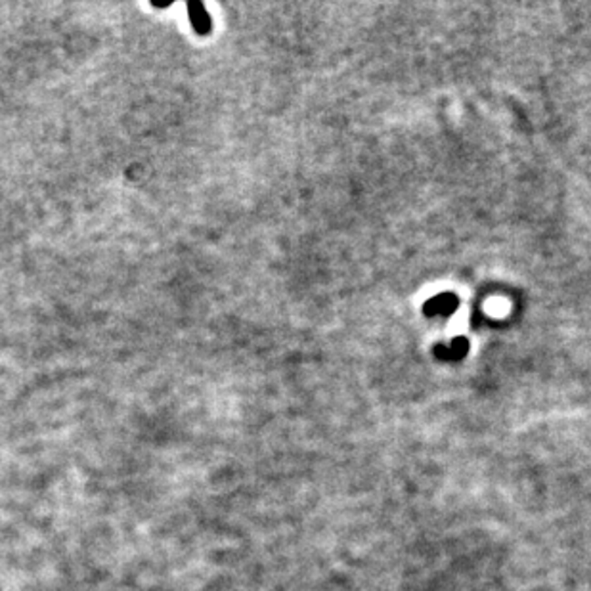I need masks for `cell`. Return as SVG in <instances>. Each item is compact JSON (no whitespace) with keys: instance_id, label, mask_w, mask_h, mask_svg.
<instances>
[{"instance_id":"6da1fadb","label":"cell","mask_w":591,"mask_h":591,"mask_svg":"<svg viewBox=\"0 0 591 591\" xmlns=\"http://www.w3.org/2000/svg\"><path fill=\"white\" fill-rule=\"evenodd\" d=\"M188 10H189V16H192V23H194L195 31L197 33H207L209 27H211V19L207 18V12H205V8L202 6V4H197V2H192V4H188Z\"/></svg>"}]
</instances>
